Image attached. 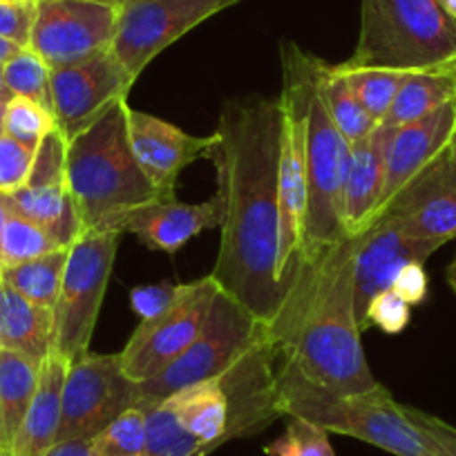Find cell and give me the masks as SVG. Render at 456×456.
I'll return each mask as SVG.
<instances>
[{
	"mask_svg": "<svg viewBox=\"0 0 456 456\" xmlns=\"http://www.w3.org/2000/svg\"><path fill=\"white\" fill-rule=\"evenodd\" d=\"M278 155V99L224 103L206 152L224 204L222 240L210 275L265 322L278 315L291 284L282 265Z\"/></svg>",
	"mask_w": 456,
	"mask_h": 456,
	"instance_id": "cell-1",
	"label": "cell"
},
{
	"mask_svg": "<svg viewBox=\"0 0 456 456\" xmlns=\"http://www.w3.org/2000/svg\"><path fill=\"white\" fill-rule=\"evenodd\" d=\"M356 238L296 262L287 297L269 322L280 354L306 379L342 394L380 387L367 365L354 293Z\"/></svg>",
	"mask_w": 456,
	"mask_h": 456,
	"instance_id": "cell-2",
	"label": "cell"
},
{
	"mask_svg": "<svg viewBox=\"0 0 456 456\" xmlns=\"http://www.w3.org/2000/svg\"><path fill=\"white\" fill-rule=\"evenodd\" d=\"M128 108V101H119L68 142L65 173L81 233L119 231L121 222L137 208L173 200L151 182L134 157Z\"/></svg>",
	"mask_w": 456,
	"mask_h": 456,
	"instance_id": "cell-3",
	"label": "cell"
},
{
	"mask_svg": "<svg viewBox=\"0 0 456 456\" xmlns=\"http://www.w3.org/2000/svg\"><path fill=\"white\" fill-rule=\"evenodd\" d=\"M278 403L282 416L311 420L329 434L354 436L394 456H436L385 385L365 394L333 392L306 379L280 354Z\"/></svg>",
	"mask_w": 456,
	"mask_h": 456,
	"instance_id": "cell-4",
	"label": "cell"
},
{
	"mask_svg": "<svg viewBox=\"0 0 456 456\" xmlns=\"http://www.w3.org/2000/svg\"><path fill=\"white\" fill-rule=\"evenodd\" d=\"M318 61L306 90V213L300 257L314 256L331 244L347 240L342 226V195H345L352 143L338 130L320 99Z\"/></svg>",
	"mask_w": 456,
	"mask_h": 456,
	"instance_id": "cell-5",
	"label": "cell"
},
{
	"mask_svg": "<svg viewBox=\"0 0 456 456\" xmlns=\"http://www.w3.org/2000/svg\"><path fill=\"white\" fill-rule=\"evenodd\" d=\"M119 231H86L69 244L61 291L52 309V354L72 362L86 356L108 291Z\"/></svg>",
	"mask_w": 456,
	"mask_h": 456,
	"instance_id": "cell-6",
	"label": "cell"
},
{
	"mask_svg": "<svg viewBox=\"0 0 456 456\" xmlns=\"http://www.w3.org/2000/svg\"><path fill=\"white\" fill-rule=\"evenodd\" d=\"M269 322L253 315L235 297L219 291L204 327L186 352L170 362L159 376L139 383L137 405L161 403L188 385L219 379L247 349L265 336Z\"/></svg>",
	"mask_w": 456,
	"mask_h": 456,
	"instance_id": "cell-7",
	"label": "cell"
},
{
	"mask_svg": "<svg viewBox=\"0 0 456 456\" xmlns=\"http://www.w3.org/2000/svg\"><path fill=\"white\" fill-rule=\"evenodd\" d=\"M219 291L222 289L213 275L177 284L173 300L159 314L142 318L119 352L126 374L137 383H146L177 361L201 331Z\"/></svg>",
	"mask_w": 456,
	"mask_h": 456,
	"instance_id": "cell-8",
	"label": "cell"
},
{
	"mask_svg": "<svg viewBox=\"0 0 456 456\" xmlns=\"http://www.w3.org/2000/svg\"><path fill=\"white\" fill-rule=\"evenodd\" d=\"M139 403V383L124 371L119 354H90L68 365L56 443L94 438Z\"/></svg>",
	"mask_w": 456,
	"mask_h": 456,
	"instance_id": "cell-9",
	"label": "cell"
},
{
	"mask_svg": "<svg viewBox=\"0 0 456 456\" xmlns=\"http://www.w3.org/2000/svg\"><path fill=\"white\" fill-rule=\"evenodd\" d=\"M235 3L238 0H126L110 52L139 78L166 47Z\"/></svg>",
	"mask_w": 456,
	"mask_h": 456,
	"instance_id": "cell-10",
	"label": "cell"
},
{
	"mask_svg": "<svg viewBox=\"0 0 456 456\" xmlns=\"http://www.w3.org/2000/svg\"><path fill=\"white\" fill-rule=\"evenodd\" d=\"M121 14L117 0H37L29 50L52 69L110 50Z\"/></svg>",
	"mask_w": 456,
	"mask_h": 456,
	"instance_id": "cell-11",
	"label": "cell"
},
{
	"mask_svg": "<svg viewBox=\"0 0 456 456\" xmlns=\"http://www.w3.org/2000/svg\"><path fill=\"white\" fill-rule=\"evenodd\" d=\"M137 78L110 50L78 63L52 69V117L65 139H74L112 105L128 101Z\"/></svg>",
	"mask_w": 456,
	"mask_h": 456,
	"instance_id": "cell-12",
	"label": "cell"
},
{
	"mask_svg": "<svg viewBox=\"0 0 456 456\" xmlns=\"http://www.w3.org/2000/svg\"><path fill=\"white\" fill-rule=\"evenodd\" d=\"M65 161L68 139L54 128L34 152L28 182L10 192H0L12 213L45 228L61 247H69L81 235L77 210L69 197Z\"/></svg>",
	"mask_w": 456,
	"mask_h": 456,
	"instance_id": "cell-13",
	"label": "cell"
},
{
	"mask_svg": "<svg viewBox=\"0 0 456 456\" xmlns=\"http://www.w3.org/2000/svg\"><path fill=\"white\" fill-rule=\"evenodd\" d=\"M278 340L266 327L265 336L219 376L228 401L226 443L253 436L282 416L278 403Z\"/></svg>",
	"mask_w": 456,
	"mask_h": 456,
	"instance_id": "cell-14",
	"label": "cell"
},
{
	"mask_svg": "<svg viewBox=\"0 0 456 456\" xmlns=\"http://www.w3.org/2000/svg\"><path fill=\"white\" fill-rule=\"evenodd\" d=\"M354 293H356L358 327L367 306L379 293L392 289L398 271L407 265H425L441 247L414 238L394 215L380 213L365 233L354 235Z\"/></svg>",
	"mask_w": 456,
	"mask_h": 456,
	"instance_id": "cell-15",
	"label": "cell"
},
{
	"mask_svg": "<svg viewBox=\"0 0 456 456\" xmlns=\"http://www.w3.org/2000/svg\"><path fill=\"white\" fill-rule=\"evenodd\" d=\"M380 213H389L407 233L436 247L456 238V164L445 151L411 177Z\"/></svg>",
	"mask_w": 456,
	"mask_h": 456,
	"instance_id": "cell-16",
	"label": "cell"
},
{
	"mask_svg": "<svg viewBox=\"0 0 456 456\" xmlns=\"http://www.w3.org/2000/svg\"><path fill=\"white\" fill-rule=\"evenodd\" d=\"M128 134L143 173L161 192L173 197L182 170L206 157L213 143V134L195 137L159 117L133 108H128Z\"/></svg>",
	"mask_w": 456,
	"mask_h": 456,
	"instance_id": "cell-17",
	"label": "cell"
},
{
	"mask_svg": "<svg viewBox=\"0 0 456 456\" xmlns=\"http://www.w3.org/2000/svg\"><path fill=\"white\" fill-rule=\"evenodd\" d=\"M224 215L222 197L213 195L201 204H186L173 200H161L137 208L121 222V233H133L151 251L175 256L192 238L204 233L206 228H219Z\"/></svg>",
	"mask_w": 456,
	"mask_h": 456,
	"instance_id": "cell-18",
	"label": "cell"
},
{
	"mask_svg": "<svg viewBox=\"0 0 456 456\" xmlns=\"http://www.w3.org/2000/svg\"><path fill=\"white\" fill-rule=\"evenodd\" d=\"M454 130L456 103L434 110L425 114L423 119L392 128L387 155H385V188L380 210L411 177H416L429 161L436 159L450 146Z\"/></svg>",
	"mask_w": 456,
	"mask_h": 456,
	"instance_id": "cell-19",
	"label": "cell"
},
{
	"mask_svg": "<svg viewBox=\"0 0 456 456\" xmlns=\"http://www.w3.org/2000/svg\"><path fill=\"white\" fill-rule=\"evenodd\" d=\"M389 133H392L389 126L379 124L367 137L352 143L345 195H342V226L347 238L365 233L380 213Z\"/></svg>",
	"mask_w": 456,
	"mask_h": 456,
	"instance_id": "cell-20",
	"label": "cell"
},
{
	"mask_svg": "<svg viewBox=\"0 0 456 456\" xmlns=\"http://www.w3.org/2000/svg\"><path fill=\"white\" fill-rule=\"evenodd\" d=\"M65 374H68V362L50 352L38 370L37 392L20 425L12 456H45L47 450L56 443Z\"/></svg>",
	"mask_w": 456,
	"mask_h": 456,
	"instance_id": "cell-21",
	"label": "cell"
},
{
	"mask_svg": "<svg viewBox=\"0 0 456 456\" xmlns=\"http://www.w3.org/2000/svg\"><path fill=\"white\" fill-rule=\"evenodd\" d=\"M52 309L38 306L0 280V329L5 349L41 365L52 352Z\"/></svg>",
	"mask_w": 456,
	"mask_h": 456,
	"instance_id": "cell-22",
	"label": "cell"
},
{
	"mask_svg": "<svg viewBox=\"0 0 456 456\" xmlns=\"http://www.w3.org/2000/svg\"><path fill=\"white\" fill-rule=\"evenodd\" d=\"M166 403L173 407L183 429L201 443L206 456L226 443L228 401L217 379L182 387Z\"/></svg>",
	"mask_w": 456,
	"mask_h": 456,
	"instance_id": "cell-23",
	"label": "cell"
},
{
	"mask_svg": "<svg viewBox=\"0 0 456 456\" xmlns=\"http://www.w3.org/2000/svg\"><path fill=\"white\" fill-rule=\"evenodd\" d=\"M41 365L12 349L0 352V456L14 454L20 432L38 383Z\"/></svg>",
	"mask_w": 456,
	"mask_h": 456,
	"instance_id": "cell-24",
	"label": "cell"
},
{
	"mask_svg": "<svg viewBox=\"0 0 456 456\" xmlns=\"http://www.w3.org/2000/svg\"><path fill=\"white\" fill-rule=\"evenodd\" d=\"M452 103H456V61L407 74L383 124L398 128Z\"/></svg>",
	"mask_w": 456,
	"mask_h": 456,
	"instance_id": "cell-25",
	"label": "cell"
},
{
	"mask_svg": "<svg viewBox=\"0 0 456 456\" xmlns=\"http://www.w3.org/2000/svg\"><path fill=\"white\" fill-rule=\"evenodd\" d=\"M318 92L331 121L349 143L361 142L379 126L374 117L362 108L352 87L347 86L338 65L327 63L322 59L318 61Z\"/></svg>",
	"mask_w": 456,
	"mask_h": 456,
	"instance_id": "cell-26",
	"label": "cell"
},
{
	"mask_svg": "<svg viewBox=\"0 0 456 456\" xmlns=\"http://www.w3.org/2000/svg\"><path fill=\"white\" fill-rule=\"evenodd\" d=\"M68 256L69 247H61L56 251L45 253V256L23 262V265L7 266V269L0 271V280L34 305L54 309Z\"/></svg>",
	"mask_w": 456,
	"mask_h": 456,
	"instance_id": "cell-27",
	"label": "cell"
},
{
	"mask_svg": "<svg viewBox=\"0 0 456 456\" xmlns=\"http://www.w3.org/2000/svg\"><path fill=\"white\" fill-rule=\"evenodd\" d=\"M336 65L342 77H345V81H347V86L354 90V94L358 96L362 108L374 117L376 124H383L394 101H396L403 81L410 72L387 68H354L345 61Z\"/></svg>",
	"mask_w": 456,
	"mask_h": 456,
	"instance_id": "cell-28",
	"label": "cell"
},
{
	"mask_svg": "<svg viewBox=\"0 0 456 456\" xmlns=\"http://www.w3.org/2000/svg\"><path fill=\"white\" fill-rule=\"evenodd\" d=\"M137 407L146 411V445L142 456H206L201 443L183 429L168 403Z\"/></svg>",
	"mask_w": 456,
	"mask_h": 456,
	"instance_id": "cell-29",
	"label": "cell"
},
{
	"mask_svg": "<svg viewBox=\"0 0 456 456\" xmlns=\"http://www.w3.org/2000/svg\"><path fill=\"white\" fill-rule=\"evenodd\" d=\"M3 81L12 96H23L52 112V68L29 47L3 63Z\"/></svg>",
	"mask_w": 456,
	"mask_h": 456,
	"instance_id": "cell-30",
	"label": "cell"
},
{
	"mask_svg": "<svg viewBox=\"0 0 456 456\" xmlns=\"http://www.w3.org/2000/svg\"><path fill=\"white\" fill-rule=\"evenodd\" d=\"M56 248H61V244L47 233L45 228L12 213L0 233V271L7 266L23 265V262L45 256Z\"/></svg>",
	"mask_w": 456,
	"mask_h": 456,
	"instance_id": "cell-31",
	"label": "cell"
},
{
	"mask_svg": "<svg viewBox=\"0 0 456 456\" xmlns=\"http://www.w3.org/2000/svg\"><path fill=\"white\" fill-rule=\"evenodd\" d=\"M54 117L50 110L23 96H12L5 105V121H3V133L10 139L19 142L20 146L37 152L43 139L54 130Z\"/></svg>",
	"mask_w": 456,
	"mask_h": 456,
	"instance_id": "cell-32",
	"label": "cell"
},
{
	"mask_svg": "<svg viewBox=\"0 0 456 456\" xmlns=\"http://www.w3.org/2000/svg\"><path fill=\"white\" fill-rule=\"evenodd\" d=\"M94 456H142L146 445V411L130 407L92 438Z\"/></svg>",
	"mask_w": 456,
	"mask_h": 456,
	"instance_id": "cell-33",
	"label": "cell"
},
{
	"mask_svg": "<svg viewBox=\"0 0 456 456\" xmlns=\"http://www.w3.org/2000/svg\"><path fill=\"white\" fill-rule=\"evenodd\" d=\"M265 452L269 456H336L327 429L305 419H289L282 436Z\"/></svg>",
	"mask_w": 456,
	"mask_h": 456,
	"instance_id": "cell-34",
	"label": "cell"
},
{
	"mask_svg": "<svg viewBox=\"0 0 456 456\" xmlns=\"http://www.w3.org/2000/svg\"><path fill=\"white\" fill-rule=\"evenodd\" d=\"M410 320L411 306L394 289H387V291L379 293L370 302L365 320L361 324V331H367L370 327H379L380 331L389 333V336H396V333L405 331Z\"/></svg>",
	"mask_w": 456,
	"mask_h": 456,
	"instance_id": "cell-35",
	"label": "cell"
},
{
	"mask_svg": "<svg viewBox=\"0 0 456 456\" xmlns=\"http://www.w3.org/2000/svg\"><path fill=\"white\" fill-rule=\"evenodd\" d=\"M37 0H0V38L19 47H29Z\"/></svg>",
	"mask_w": 456,
	"mask_h": 456,
	"instance_id": "cell-36",
	"label": "cell"
},
{
	"mask_svg": "<svg viewBox=\"0 0 456 456\" xmlns=\"http://www.w3.org/2000/svg\"><path fill=\"white\" fill-rule=\"evenodd\" d=\"M34 152L19 142L0 134V192H10L23 186L32 170Z\"/></svg>",
	"mask_w": 456,
	"mask_h": 456,
	"instance_id": "cell-37",
	"label": "cell"
},
{
	"mask_svg": "<svg viewBox=\"0 0 456 456\" xmlns=\"http://www.w3.org/2000/svg\"><path fill=\"white\" fill-rule=\"evenodd\" d=\"M405 407V414L410 416L411 423L423 432V436L428 438L429 443L436 450V456H456V428L454 425L445 423L438 416L428 414V411L419 410V407Z\"/></svg>",
	"mask_w": 456,
	"mask_h": 456,
	"instance_id": "cell-38",
	"label": "cell"
},
{
	"mask_svg": "<svg viewBox=\"0 0 456 456\" xmlns=\"http://www.w3.org/2000/svg\"><path fill=\"white\" fill-rule=\"evenodd\" d=\"M394 291L403 297L410 306L420 305L428 297V273H425L423 265H407L398 271L396 280L392 284Z\"/></svg>",
	"mask_w": 456,
	"mask_h": 456,
	"instance_id": "cell-39",
	"label": "cell"
},
{
	"mask_svg": "<svg viewBox=\"0 0 456 456\" xmlns=\"http://www.w3.org/2000/svg\"><path fill=\"white\" fill-rule=\"evenodd\" d=\"M177 284H155V287H139L133 289L130 300H133V309L137 311L142 318H151V315L159 314L175 296Z\"/></svg>",
	"mask_w": 456,
	"mask_h": 456,
	"instance_id": "cell-40",
	"label": "cell"
},
{
	"mask_svg": "<svg viewBox=\"0 0 456 456\" xmlns=\"http://www.w3.org/2000/svg\"><path fill=\"white\" fill-rule=\"evenodd\" d=\"M45 456H94V445H92V438L54 443Z\"/></svg>",
	"mask_w": 456,
	"mask_h": 456,
	"instance_id": "cell-41",
	"label": "cell"
},
{
	"mask_svg": "<svg viewBox=\"0 0 456 456\" xmlns=\"http://www.w3.org/2000/svg\"><path fill=\"white\" fill-rule=\"evenodd\" d=\"M19 50H20L19 45H14V43L5 41V38H0V65L5 63L7 59H12V56H14Z\"/></svg>",
	"mask_w": 456,
	"mask_h": 456,
	"instance_id": "cell-42",
	"label": "cell"
},
{
	"mask_svg": "<svg viewBox=\"0 0 456 456\" xmlns=\"http://www.w3.org/2000/svg\"><path fill=\"white\" fill-rule=\"evenodd\" d=\"M10 215H12V210L7 208L5 200L0 197V233H3V228H5V224H7V219H10Z\"/></svg>",
	"mask_w": 456,
	"mask_h": 456,
	"instance_id": "cell-43",
	"label": "cell"
},
{
	"mask_svg": "<svg viewBox=\"0 0 456 456\" xmlns=\"http://www.w3.org/2000/svg\"><path fill=\"white\" fill-rule=\"evenodd\" d=\"M447 284H450L452 291L456 293V257H454V260H452L450 269H447Z\"/></svg>",
	"mask_w": 456,
	"mask_h": 456,
	"instance_id": "cell-44",
	"label": "cell"
},
{
	"mask_svg": "<svg viewBox=\"0 0 456 456\" xmlns=\"http://www.w3.org/2000/svg\"><path fill=\"white\" fill-rule=\"evenodd\" d=\"M12 99V94H10V90H7L5 87V81H3V65H0V101H10Z\"/></svg>",
	"mask_w": 456,
	"mask_h": 456,
	"instance_id": "cell-45",
	"label": "cell"
},
{
	"mask_svg": "<svg viewBox=\"0 0 456 456\" xmlns=\"http://www.w3.org/2000/svg\"><path fill=\"white\" fill-rule=\"evenodd\" d=\"M447 152H450L452 161H454V164H456V130H454V134H452V139H450V146H447Z\"/></svg>",
	"mask_w": 456,
	"mask_h": 456,
	"instance_id": "cell-46",
	"label": "cell"
},
{
	"mask_svg": "<svg viewBox=\"0 0 456 456\" xmlns=\"http://www.w3.org/2000/svg\"><path fill=\"white\" fill-rule=\"evenodd\" d=\"M5 101H0V134H3V121H5Z\"/></svg>",
	"mask_w": 456,
	"mask_h": 456,
	"instance_id": "cell-47",
	"label": "cell"
},
{
	"mask_svg": "<svg viewBox=\"0 0 456 456\" xmlns=\"http://www.w3.org/2000/svg\"><path fill=\"white\" fill-rule=\"evenodd\" d=\"M5 349V345H3V329H0V352Z\"/></svg>",
	"mask_w": 456,
	"mask_h": 456,
	"instance_id": "cell-48",
	"label": "cell"
},
{
	"mask_svg": "<svg viewBox=\"0 0 456 456\" xmlns=\"http://www.w3.org/2000/svg\"><path fill=\"white\" fill-rule=\"evenodd\" d=\"M117 3H126V0H117Z\"/></svg>",
	"mask_w": 456,
	"mask_h": 456,
	"instance_id": "cell-49",
	"label": "cell"
}]
</instances>
